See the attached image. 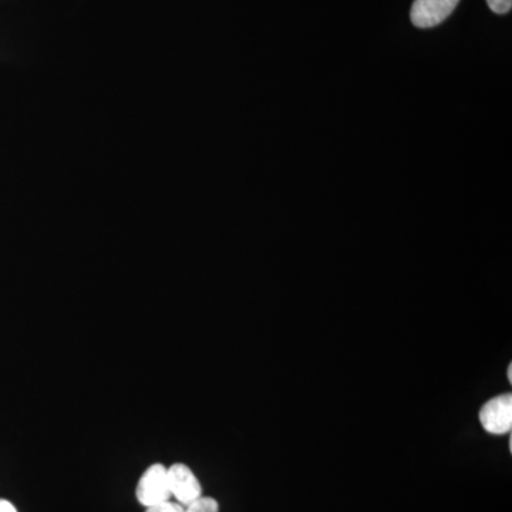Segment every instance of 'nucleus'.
Segmentation results:
<instances>
[{
    "instance_id": "1",
    "label": "nucleus",
    "mask_w": 512,
    "mask_h": 512,
    "mask_svg": "<svg viewBox=\"0 0 512 512\" xmlns=\"http://www.w3.org/2000/svg\"><path fill=\"white\" fill-rule=\"evenodd\" d=\"M481 427L491 436H510L512 431V394L503 393L488 400L478 413Z\"/></svg>"
},
{
    "instance_id": "2",
    "label": "nucleus",
    "mask_w": 512,
    "mask_h": 512,
    "mask_svg": "<svg viewBox=\"0 0 512 512\" xmlns=\"http://www.w3.org/2000/svg\"><path fill=\"white\" fill-rule=\"evenodd\" d=\"M138 503L144 507L164 503L171 498L170 483H168V468L163 464H153L144 471L138 480L136 488Z\"/></svg>"
},
{
    "instance_id": "3",
    "label": "nucleus",
    "mask_w": 512,
    "mask_h": 512,
    "mask_svg": "<svg viewBox=\"0 0 512 512\" xmlns=\"http://www.w3.org/2000/svg\"><path fill=\"white\" fill-rule=\"evenodd\" d=\"M458 3L460 0H414L410 19L416 28H436L450 18Z\"/></svg>"
},
{
    "instance_id": "4",
    "label": "nucleus",
    "mask_w": 512,
    "mask_h": 512,
    "mask_svg": "<svg viewBox=\"0 0 512 512\" xmlns=\"http://www.w3.org/2000/svg\"><path fill=\"white\" fill-rule=\"evenodd\" d=\"M168 483H170L171 497L184 507L202 497L200 480L185 464L177 463L168 467Z\"/></svg>"
},
{
    "instance_id": "5",
    "label": "nucleus",
    "mask_w": 512,
    "mask_h": 512,
    "mask_svg": "<svg viewBox=\"0 0 512 512\" xmlns=\"http://www.w3.org/2000/svg\"><path fill=\"white\" fill-rule=\"evenodd\" d=\"M185 512H220V504L215 498L202 497L195 500L194 503L185 507Z\"/></svg>"
},
{
    "instance_id": "6",
    "label": "nucleus",
    "mask_w": 512,
    "mask_h": 512,
    "mask_svg": "<svg viewBox=\"0 0 512 512\" xmlns=\"http://www.w3.org/2000/svg\"><path fill=\"white\" fill-rule=\"evenodd\" d=\"M146 512H185L184 505L173 503V501H164V503L148 507Z\"/></svg>"
},
{
    "instance_id": "7",
    "label": "nucleus",
    "mask_w": 512,
    "mask_h": 512,
    "mask_svg": "<svg viewBox=\"0 0 512 512\" xmlns=\"http://www.w3.org/2000/svg\"><path fill=\"white\" fill-rule=\"evenodd\" d=\"M487 5L497 15H507L512 8V0H487Z\"/></svg>"
},
{
    "instance_id": "8",
    "label": "nucleus",
    "mask_w": 512,
    "mask_h": 512,
    "mask_svg": "<svg viewBox=\"0 0 512 512\" xmlns=\"http://www.w3.org/2000/svg\"><path fill=\"white\" fill-rule=\"evenodd\" d=\"M0 512H18L15 505L6 500H0Z\"/></svg>"
},
{
    "instance_id": "9",
    "label": "nucleus",
    "mask_w": 512,
    "mask_h": 512,
    "mask_svg": "<svg viewBox=\"0 0 512 512\" xmlns=\"http://www.w3.org/2000/svg\"><path fill=\"white\" fill-rule=\"evenodd\" d=\"M507 377L508 382L512 383V365H508Z\"/></svg>"
}]
</instances>
